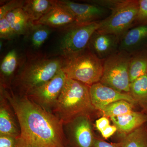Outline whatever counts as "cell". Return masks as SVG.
Wrapping results in <instances>:
<instances>
[{"label":"cell","mask_w":147,"mask_h":147,"mask_svg":"<svg viewBox=\"0 0 147 147\" xmlns=\"http://www.w3.org/2000/svg\"><path fill=\"white\" fill-rule=\"evenodd\" d=\"M16 114L21 138L42 147L66 146L63 123L55 115L37 105L27 96L14 94L9 89L0 87Z\"/></svg>","instance_id":"1"},{"label":"cell","mask_w":147,"mask_h":147,"mask_svg":"<svg viewBox=\"0 0 147 147\" xmlns=\"http://www.w3.org/2000/svg\"><path fill=\"white\" fill-rule=\"evenodd\" d=\"M49 27L40 25H33L29 33H30L32 44L35 48L41 47L50 34Z\"/></svg>","instance_id":"24"},{"label":"cell","mask_w":147,"mask_h":147,"mask_svg":"<svg viewBox=\"0 0 147 147\" xmlns=\"http://www.w3.org/2000/svg\"><path fill=\"white\" fill-rule=\"evenodd\" d=\"M92 147H121L119 143L113 144L108 143L95 137Z\"/></svg>","instance_id":"30"},{"label":"cell","mask_w":147,"mask_h":147,"mask_svg":"<svg viewBox=\"0 0 147 147\" xmlns=\"http://www.w3.org/2000/svg\"><path fill=\"white\" fill-rule=\"evenodd\" d=\"M55 5V0H26L24 1L22 8L33 24Z\"/></svg>","instance_id":"18"},{"label":"cell","mask_w":147,"mask_h":147,"mask_svg":"<svg viewBox=\"0 0 147 147\" xmlns=\"http://www.w3.org/2000/svg\"><path fill=\"white\" fill-rule=\"evenodd\" d=\"M90 92L92 104L96 110L100 111L107 105L119 100H126L134 105L137 104L130 94L118 91L99 82L90 86Z\"/></svg>","instance_id":"11"},{"label":"cell","mask_w":147,"mask_h":147,"mask_svg":"<svg viewBox=\"0 0 147 147\" xmlns=\"http://www.w3.org/2000/svg\"></svg>","instance_id":"35"},{"label":"cell","mask_w":147,"mask_h":147,"mask_svg":"<svg viewBox=\"0 0 147 147\" xmlns=\"http://www.w3.org/2000/svg\"><path fill=\"white\" fill-rule=\"evenodd\" d=\"M66 146L92 147L95 137L91 116L82 115L63 123Z\"/></svg>","instance_id":"8"},{"label":"cell","mask_w":147,"mask_h":147,"mask_svg":"<svg viewBox=\"0 0 147 147\" xmlns=\"http://www.w3.org/2000/svg\"><path fill=\"white\" fill-rule=\"evenodd\" d=\"M108 9L110 13L99 22L97 31L121 37L135 24L139 9L137 0H97L90 1Z\"/></svg>","instance_id":"4"},{"label":"cell","mask_w":147,"mask_h":147,"mask_svg":"<svg viewBox=\"0 0 147 147\" xmlns=\"http://www.w3.org/2000/svg\"><path fill=\"white\" fill-rule=\"evenodd\" d=\"M90 88L82 82L67 78L53 114L63 123L79 116H91L96 110L91 100Z\"/></svg>","instance_id":"3"},{"label":"cell","mask_w":147,"mask_h":147,"mask_svg":"<svg viewBox=\"0 0 147 147\" xmlns=\"http://www.w3.org/2000/svg\"><path fill=\"white\" fill-rule=\"evenodd\" d=\"M119 50L132 56L147 50V24L132 27L121 37Z\"/></svg>","instance_id":"12"},{"label":"cell","mask_w":147,"mask_h":147,"mask_svg":"<svg viewBox=\"0 0 147 147\" xmlns=\"http://www.w3.org/2000/svg\"><path fill=\"white\" fill-rule=\"evenodd\" d=\"M99 22L78 25L74 24L65 27V32L60 44L61 55L79 52L88 46L92 36L97 30Z\"/></svg>","instance_id":"7"},{"label":"cell","mask_w":147,"mask_h":147,"mask_svg":"<svg viewBox=\"0 0 147 147\" xmlns=\"http://www.w3.org/2000/svg\"><path fill=\"white\" fill-rule=\"evenodd\" d=\"M57 5L69 11L75 19L74 24L83 25L100 22L110 13L108 9L95 4L80 3L69 1L55 0Z\"/></svg>","instance_id":"10"},{"label":"cell","mask_w":147,"mask_h":147,"mask_svg":"<svg viewBox=\"0 0 147 147\" xmlns=\"http://www.w3.org/2000/svg\"><path fill=\"white\" fill-rule=\"evenodd\" d=\"M18 58L15 50H10L5 56L0 66V87L10 89L18 70Z\"/></svg>","instance_id":"17"},{"label":"cell","mask_w":147,"mask_h":147,"mask_svg":"<svg viewBox=\"0 0 147 147\" xmlns=\"http://www.w3.org/2000/svg\"><path fill=\"white\" fill-rule=\"evenodd\" d=\"M0 135L16 137L21 136V130L13 108L2 93L0 92Z\"/></svg>","instance_id":"14"},{"label":"cell","mask_w":147,"mask_h":147,"mask_svg":"<svg viewBox=\"0 0 147 147\" xmlns=\"http://www.w3.org/2000/svg\"><path fill=\"white\" fill-rule=\"evenodd\" d=\"M16 147H42L37 146V145L30 144L28 142H26L24 139L21 138V137H18L17 139Z\"/></svg>","instance_id":"32"},{"label":"cell","mask_w":147,"mask_h":147,"mask_svg":"<svg viewBox=\"0 0 147 147\" xmlns=\"http://www.w3.org/2000/svg\"><path fill=\"white\" fill-rule=\"evenodd\" d=\"M133 104L126 100H121L110 103L100 110L104 117H118L133 111Z\"/></svg>","instance_id":"23"},{"label":"cell","mask_w":147,"mask_h":147,"mask_svg":"<svg viewBox=\"0 0 147 147\" xmlns=\"http://www.w3.org/2000/svg\"><path fill=\"white\" fill-rule=\"evenodd\" d=\"M68 147V146H65V147Z\"/></svg>","instance_id":"33"},{"label":"cell","mask_w":147,"mask_h":147,"mask_svg":"<svg viewBox=\"0 0 147 147\" xmlns=\"http://www.w3.org/2000/svg\"><path fill=\"white\" fill-rule=\"evenodd\" d=\"M119 143L121 147H147L146 123L125 134Z\"/></svg>","instance_id":"21"},{"label":"cell","mask_w":147,"mask_h":147,"mask_svg":"<svg viewBox=\"0 0 147 147\" xmlns=\"http://www.w3.org/2000/svg\"><path fill=\"white\" fill-rule=\"evenodd\" d=\"M67 78L65 74L61 70L52 79L34 90L27 97L44 110L53 114Z\"/></svg>","instance_id":"9"},{"label":"cell","mask_w":147,"mask_h":147,"mask_svg":"<svg viewBox=\"0 0 147 147\" xmlns=\"http://www.w3.org/2000/svg\"><path fill=\"white\" fill-rule=\"evenodd\" d=\"M146 114L147 115V111L146 113Z\"/></svg>","instance_id":"34"},{"label":"cell","mask_w":147,"mask_h":147,"mask_svg":"<svg viewBox=\"0 0 147 147\" xmlns=\"http://www.w3.org/2000/svg\"><path fill=\"white\" fill-rule=\"evenodd\" d=\"M130 95L137 104H139L145 113L147 111V75L139 77L130 83Z\"/></svg>","instance_id":"20"},{"label":"cell","mask_w":147,"mask_h":147,"mask_svg":"<svg viewBox=\"0 0 147 147\" xmlns=\"http://www.w3.org/2000/svg\"><path fill=\"white\" fill-rule=\"evenodd\" d=\"M61 70L69 79L91 86L100 82L103 61L95 56L89 48L76 53L61 55Z\"/></svg>","instance_id":"5"},{"label":"cell","mask_w":147,"mask_h":147,"mask_svg":"<svg viewBox=\"0 0 147 147\" xmlns=\"http://www.w3.org/2000/svg\"><path fill=\"white\" fill-rule=\"evenodd\" d=\"M147 24V0H139V9L135 24Z\"/></svg>","instance_id":"27"},{"label":"cell","mask_w":147,"mask_h":147,"mask_svg":"<svg viewBox=\"0 0 147 147\" xmlns=\"http://www.w3.org/2000/svg\"><path fill=\"white\" fill-rule=\"evenodd\" d=\"M147 73V53L132 55L129 65L130 83Z\"/></svg>","instance_id":"22"},{"label":"cell","mask_w":147,"mask_h":147,"mask_svg":"<svg viewBox=\"0 0 147 147\" xmlns=\"http://www.w3.org/2000/svg\"><path fill=\"white\" fill-rule=\"evenodd\" d=\"M117 130L127 134L147 123V115L145 113L132 111L122 115L110 118Z\"/></svg>","instance_id":"16"},{"label":"cell","mask_w":147,"mask_h":147,"mask_svg":"<svg viewBox=\"0 0 147 147\" xmlns=\"http://www.w3.org/2000/svg\"><path fill=\"white\" fill-rule=\"evenodd\" d=\"M74 23L75 19L71 13L56 4L47 13L33 24L58 28H65Z\"/></svg>","instance_id":"15"},{"label":"cell","mask_w":147,"mask_h":147,"mask_svg":"<svg viewBox=\"0 0 147 147\" xmlns=\"http://www.w3.org/2000/svg\"><path fill=\"white\" fill-rule=\"evenodd\" d=\"M24 1L13 0L8 2L0 7V19L5 17L7 14L16 9L22 8Z\"/></svg>","instance_id":"26"},{"label":"cell","mask_w":147,"mask_h":147,"mask_svg":"<svg viewBox=\"0 0 147 147\" xmlns=\"http://www.w3.org/2000/svg\"><path fill=\"white\" fill-rule=\"evenodd\" d=\"M110 125V121L106 117H103L98 119L96 121L95 126L98 130L100 132Z\"/></svg>","instance_id":"29"},{"label":"cell","mask_w":147,"mask_h":147,"mask_svg":"<svg viewBox=\"0 0 147 147\" xmlns=\"http://www.w3.org/2000/svg\"><path fill=\"white\" fill-rule=\"evenodd\" d=\"M63 58L36 55L30 57L18 69L11 85L14 94L27 96L61 70Z\"/></svg>","instance_id":"2"},{"label":"cell","mask_w":147,"mask_h":147,"mask_svg":"<svg viewBox=\"0 0 147 147\" xmlns=\"http://www.w3.org/2000/svg\"><path fill=\"white\" fill-rule=\"evenodd\" d=\"M5 18L16 35L28 34L33 26L22 8L10 11L7 14Z\"/></svg>","instance_id":"19"},{"label":"cell","mask_w":147,"mask_h":147,"mask_svg":"<svg viewBox=\"0 0 147 147\" xmlns=\"http://www.w3.org/2000/svg\"><path fill=\"white\" fill-rule=\"evenodd\" d=\"M16 35L10 24L5 17L0 19V37L10 40Z\"/></svg>","instance_id":"25"},{"label":"cell","mask_w":147,"mask_h":147,"mask_svg":"<svg viewBox=\"0 0 147 147\" xmlns=\"http://www.w3.org/2000/svg\"><path fill=\"white\" fill-rule=\"evenodd\" d=\"M131 55L119 50L103 61L100 83L121 92L129 93V65Z\"/></svg>","instance_id":"6"},{"label":"cell","mask_w":147,"mask_h":147,"mask_svg":"<svg viewBox=\"0 0 147 147\" xmlns=\"http://www.w3.org/2000/svg\"><path fill=\"white\" fill-rule=\"evenodd\" d=\"M18 137L6 135H0V147H16Z\"/></svg>","instance_id":"28"},{"label":"cell","mask_w":147,"mask_h":147,"mask_svg":"<svg viewBox=\"0 0 147 147\" xmlns=\"http://www.w3.org/2000/svg\"><path fill=\"white\" fill-rule=\"evenodd\" d=\"M117 129L115 125H109L100 132L102 137L104 139H107L110 138L115 133Z\"/></svg>","instance_id":"31"},{"label":"cell","mask_w":147,"mask_h":147,"mask_svg":"<svg viewBox=\"0 0 147 147\" xmlns=\"http://www.w3.org/2000/svg\"><path fill=\"white\" fill-rule=\"evenodd\" d=\"M121 37L96 31L92 36L88 47L98 59L104 61L119 51Z\"/></svg>","instance_id":"13"}]
</instances>
